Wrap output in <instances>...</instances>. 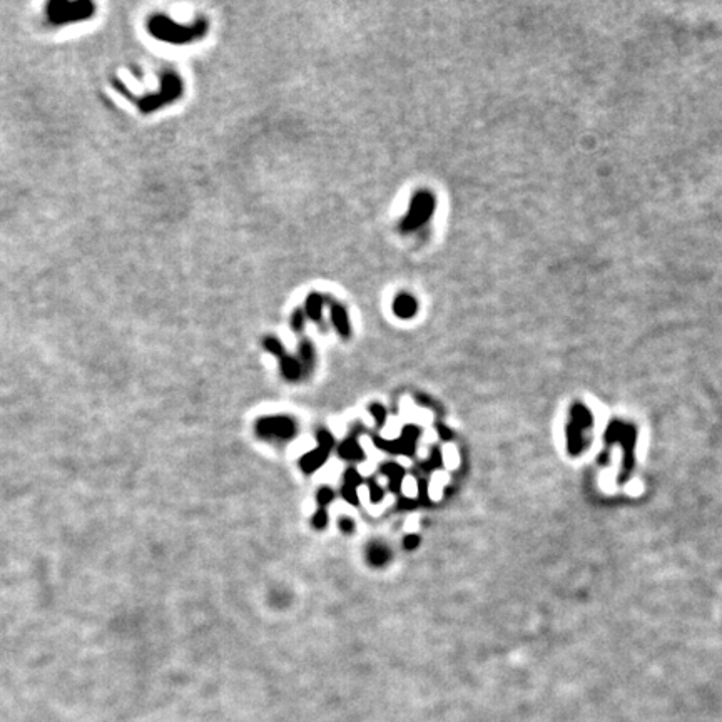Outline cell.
Listing matches in <instances>:
<instances>
[{
    "label": "cell",
    "mask_w": 722,
    "mask_h": 722,
    "mask_svg": "<svg viewBox=\"0 0 722 722\" xmlns=\"http://www.w3.org/2000/svg\"><path fill=\"white\" fill-rule=\"evenodd\" d=\"M370 493H371V500L373 502H380L383 498V490L380 488V486L376 485V484L370 485Z\"/></svg>",
    "instance_id": "obj_24"
},
{
    "label": "cell",
    "mask_w": 722,
    "mask_h": 722,
    "mask_svg": "<svg viewBox=\"0 0 722 722\" xmlns=\"http://www.w3.org/2000/svg\"><path fill=\"white\" fill-rule=\"evenodd\" d=\"M606 442L607 445H615L617 443L622 448L623 460H622V468L619 473V482L626 484L630 478L632 470H634V448L635 442H637V430L630 423L621 422V420H614L609 423L606 430Z\"/></svg>",
    "instance_id": "obj_2"
},
{
    "label": "cell",
    "mask_w": 722,
    "mask_h": 722,
    "mask_svg": "<svg viewBox=\"0 0 722 722\" xmlns=\"http://www.w3.org/2000/svg\"><path fill=\"white\" fill-rule=\"evenodd\" d=\"M370 411H371L373 418H375V422L382 426L384 423V420H386V410H384V406L380 405V403H373V405L370 406Z\"/></svg>",
    "instance_id": "obj_19"
},
{
    "label": "cell",
    "mask_w": 722,
    "mask_h": 722,
    "mask_svg": "<svg viewBox=\"0 0 722 722\" xmlns=\"http://www.w3.org/2000/svg\"><path fill=\"white\" fill-rule=\"evenodd\" d=\"M433 209H435L433 194H430V192H425V191L415 194L413 199H411V206H410V211H408V216L405 218V221L402 223L403 233H410V231L417 229V227L422 226L423 223L429 221V219L431 218V214H433Z\"/></svg>",
    "instance_id": "obj_5"
},
{
    "label": "cell",
    "mask_w": 722,
    "mask_h": 722,
    "mask_svg": "<svg viewBox=\"0 0 722 722\" xmlns=\"http://www.w3.org/2000/svg\"><path fill=\"white\" fill-rule=\"evenodd\" d=\"M393 311L398 318H411L417 315L418 311V303L411 294L402 293L395 298L393 301Z\"/></svg>",
    "instance_id": "obj_8"
},
{
    "label": "cell",
    "mask_w": 722,
    "mask_h": 722,
    "mask_svg": "<svg viewBox=\"0 0 722 722\" xmlns=\"http://www.w3.org/2000/svg\"><path fill=\"white\" fill-rule=\"evenodd\" d=\"M280 367H281L282 376H285L286 380H289V382H294V380H300L301 375H303V367H301L300 360L293 358V356L286 355L285 358H281L280 360Z\"/></svg>",
    "instance_id": "obj_10"
},
{
    "label": "cell",
    "mask_w": 722,
    "mask_h": 722,
    "mask_svg": "<svg viewBox=\"0 0 722 722\" xmlns=\"http://www.w3.org/2000/svg\"><path fill=\"white\" fill-rule=\"evenodd\" d=\"M340 455L348 460H363L364 453L361 446L355 440H347L340 446Z\"/></svg>",
    "instance_id": "obj_14"
},
{
    "label": "cell",
    "mask_w": 722,
    "mask_h": 722,
    "mask_svg": "<svg viewBox=\"0 0 722 722\" xmlns=\"http://www.w3.org/2000/svg\"><path fill=\"white\" fill-rule=\"evenodd\" d=\"M206 22L199 21L196 25L186 27L179 25L169 21L167 17L158 15V17H152L149 21V30L154 37L161 39L164 42H172V44H186V42H192L194 39L203 37L206 34Z\"/></svg>",
    "instance_id": "obj_3"
},
{
    "label": "cell",
    "mask_w": 722,
    "mask_h": 722,
    "mask_svg": "<svg viewBox=\"0 0 722 722\" xmlns=\"http://www.w3.org/2000/svg\"><path fill=\"white\" fill-rule=\"evenodd\" d=\"M94 6L90 2H52L49 3L47 15L50 22L61 25V23L84 21L92 15Z\"/></svg>",
    "instance_id": "obj_4"
},
{
    "label": "cell",
    "mask_w": 722,
    "mask_h": 722,
    "mask_svg": "<svg viewBox=\"0 0 722 722\" xmlns=\"http://www.w3.org/2000/svg\"><path fill=\"white\" fill-rule=\"evenodd\" d=\"M343 497L347 498L348 502H351V504H356V502H358V495H356V485L347 482L343 486Z\"/></svg>",
    "instance_id": "obj_21"
},
{
    "label": "cell",
    "mask_w": 722,
    "mask_h": 722,
    "mask_svg": "<svg viewBox=\"0 0 722 722\" xmlns=\"http://www.w3.org/2000/svg\"><path fill=\"white\" fill-rule=\"evenodd\" d=\"M305 324V311L303 309H296L291 316V328L294 331H301Z\"/></svg>",
    "instance_id": "obj_20"
},
{
    "label": "cell",
    "mask_w": 722,
    "mask_h": 722,
    "mask_svg": "<svg viewBox=\"0 0 722 722\" xmlns=\"http://www.w3.org/2000/svg\"><path fill=\"white\" fill-rule=\"evenodd\" d=\"M328 525V513L327 508H318V512L313 517V527L321 530V528H327Z\"/></svg>",
    "instance_id": "obj_18"
},
{
    "label": "cell",
    "mask_w": 722,
    "mask_h": 722,
    "mask_svg": "<svg viewBox=\"0 0 722 722\" xmlns=\"http://www.w3.org/2000/svg\"><path fill=\"white\" fill-rule=\"evenodd\" d=\"M300 363L301 367H303V373L306 371H311L313 367H315V348H313L311 341H303L300 347Z\"/></svg>",
    "instance_id": "obj_13"
},
{
    "label": "cell",
    "mask_w": 722,
    "mask_h": 722,
    "mask_svg": "<svg viewBox=\"0 0 722 722\" xmlns=\"http://www.w3.org/2000/svg\"><path fill=\"white\" fill-rule=\"evenodd\" d=\"M438 433H440V437L445 438V440H448V438H451V431L446 430L445 425H438Z\"/></svg>",
    "instance_id": "obj_25"
},
{
    "label": "cell",
    "mask_w": 722,
    "mask_h": 722,
    "mask_svg": "<svg viewBox=\"0 0 722 722\" xmlns=\"http://www.w3.org/2000/svg\"><path fill=\"white\" fill-rule=\"evenodd\" d=\"M318 446L328 451H331L333 446H335V440H333V437L327 430H321L320 433H318Z\"/></svg>",
    "instance_id": "obj_17"
},
{
    "label": "cell",
    "mask_w": 722,
    "mask_h": 722,
    "mask_svg": "<svg viewBox=\"0 0 722 722\" xmlns=\"http://www.w3.org/2000/svg\"><path fill=\"white\" fill-rule=\"evenodd\" d=\"M340 528H341V532L347 533V535H350V533H353V530H355V522H353L350 517H341Z\"/></svg>",
    "instance_id": "obj_23"
},
{
    "label": "cell",
    "mask_w": 722,
    "mask_h": 722,
    "mask_svg": "<svg viewBox=\"0 0 722 722\" xmlns=\"http://www.w3.org/2000/svg\"><path fill=\"white\" fill-rule=\"evenodd\" d=\"M327 301L331 305V320L335 328L338 329L341 338H350L351 335V327H350V318H348L347 309L343 308V305H340L338 301H333L331 298L327 296Z\"/></svg>",
    "instance_id": "obj_7"
},
{
    "label": "cell",
    "mask_w": 722,
    "mask_h": 722,
    "mask_svg": "<svg viewBox=\"0 0 722 722\" xmlns=\"http://www.w3.org/2000/svg\"><path fill=\"white\" fill-rule=\"evenodd\" d=\"M333 498H335V493H333V490L328 488V486H323V488L318 490L316 500H318V505H320V508L327 507Z\"/></svg>",
    "instance_id": "obj_16"
},
{
    "label": "cell",
    "mask_w": 722,
    "mask_h": 722,
    "mask_svg": "<svg viewBox=\"0 0 722 722\" xmlns=\"http://www.w3.org/2000/svg\"><path fill=\"white\" fill-rule=\"evenodd\" d=\"M324 301H327V298L321 296L320 293H311L306 300V315L315 320L316 323H320L321 320V309H323Z\"/></svg>",
    "instance_id": "obj_12"
},
{
    "label": "cell",
    "mask_w": 722,
    "mask_h": 722,
    "mask_svg": "<svg viewBox=\"0 0 722 722\" xmlns=\"http://www.w3.org/2000/svg\"><path fill=\"white\" fill-rule=\"evenodd\" d=\"M420 545V537L415 535V533H410V535H406L405 539H403V547L406 548V550H415Z\"/></svg>",
    "instance_id": "obj_22"
},
{
    "label": "cell",
    "mask_w": 722,
    "mask_h": 722,
    "mask_svg": "<svg viewBox=\"0 0 722 722\" xmlns=\"http://www.w3.org/2000/svg\"><path fill=\"white\" fill-rule=\"evenodd\" d=\"M262 347H265L266 351H269L271 355L278 356V358H285L286 356V351H285V347L280 343V340L273 338V336H268V338H265V341H262Z\"/></svg>",
    "instance_id": "obj_15"
},
{
    "label": "cell",
    "mask_w": 722,
    "mask_h": 722,
    "mask_svg": "<svg viewBox=\"0 0 722 722\" xmlns=\"http://www.w3.org/2000/svg\"><path fill=\"white\" fill-rule=\"evenodd\" d=\"M328 455H329L328 450L320 448V446H318L316 450L309 451V453H306L305 457L301 458V462H300L301 468H303L305 473H313L315 470L320 468L324 462H327Z\"/></svg>",
    "instance_id": "obj_9"
},
{
    "label": "cell",
    "mask_w": 722,
    "mask_h": 722,
    "mask_svg": "<svg viewBox=\"0 0 722 722\" xmlns=\"http://www.w3.org/2000/svg\"><path fill=\"white\" fill-rule=\"evenodd\" d=\"M256 433L266 440H288L296 433V425L289 417H265L258 420Z\"/></svg>",
    "instance_id": "obj_6"
},
{
    "label": "cell",
    "mask_w": 722,
    "mask_h": 722,
    "mask_svg": "<svg viewBox=\"0 0 722 722\" xmlns=\"http://www.w3.org/2000/svg\"><path fill=\"white\" fill-rule=\"evenodd\" d=\"M592 431H594V415L590 408L582 402H575L570 406L567 430H565L567 450L572 457H580L590 446Z\"/></svg>",
    "instance_id": "obj_1"
},
{
    "label": "cell",
    "mask_w": 722,
    "mask_h": 722,
    "mask_svg": "<svg viewBox=\"0 0 722 722\" xmlns=\"http://www.w3.org/2000/svg\"><path fill=\"white\" fill-rule=\"evenodd\" d=\"M367 557H368V562H370L371 565H375V567H382V565H384L390 560L391 553H390V548L386 547V545L383 544H371L370 547H368V552H367Z\"/></svg>",
    "instance_id": "obj_11"
}]
</instances>
